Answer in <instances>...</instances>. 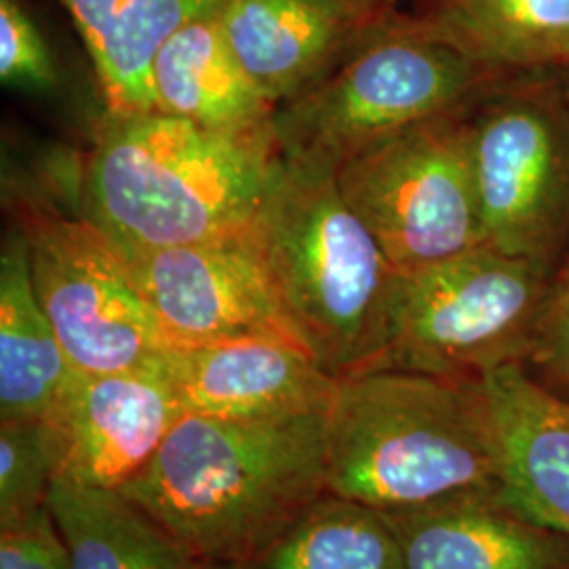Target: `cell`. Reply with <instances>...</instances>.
<instances>
[{"instance_id": "cell-20", "label": "cell", "mask_w": 569, "mask_h": 569, "mask_svg": "<svg viewBox=\"0 0 569 569\" xmlns=\"http://www.w3.org/2000/svg\"><path fill=\"white\" fill-rule=\"evenodd\" d=\"M418 20L500 72L569 68V0H430Z\"/></svg>"}, {"instance_id": "cell-17", "label": "cell", "mask_w": 569, "mask_h": 569, "mask_svg": "<svg viewBox=\"0 0 569 569\" xmlns=\"http://www.w3.org/2000/svg\"><path fill=\"white\" fill-rule=\"evenodd\" d=\"M96 68L108 114L150 112L152 61L186 23L220 16L226 0H61Z\"/></svg>"}, {"instance_id": "cell-7", "label": "cell", "mask_w": 569, "mask_h": 569, "mask_svg": "<svg viewBox=\"0 0 569 569\" xmlns=\"http://www.w3.org/2000/svg\"><path fill=\"white\" fill-rule=\"evenodd\" d=\"M486 244L555 270L569 244V96L561 70L507 72L468 108Z\"/></svg>"}, {"instance_id": "cell-24", "label": "cell", "mask_w": 569, "mask_h": 569, "mask_svg": "<svg viewBox=\"0 0 569 569\" xmlns=\"http://www.w3.org/2000/svg\"><path fill=\"white\" fill-rule=\"evenodd\" d=\"M0 81L26 91H47L58 82L41 30L18 0H0Z\"/></svg>"}, {"instance_id": "cell-10", "label": "cell", "mask_w": 569, "mask_h": 569, "mask_svg": "<svg viewBox=\"0 0 569 569\" xmlns=\"http://www.w3.org/2000/svg\"><path fill=\"white\" fill-rule=\"evenodd\" d=\"M117 253L173 348L244 336H274L302 345L284 319L247 232Z\"/></svg>"}, {"instance_id": "cell-1", "label": "cell", "mask_w": 569, "mask_h": 569, "mask_svg": "<svg viewBox=\"0 0 569 569\" xmlns=\"http://www.w3.org/2000/svg\"><path fill=\"white\" fill-rule=\"evenodd\" d=\"M326 416L222 420L182 413L127 488L204 566L264 549L326 493Z\"/></svg>"}, {"instance_id": "cell-23", "label": "cell", "mask_w": 569, "mask_h": 569, "mask_svg": "<svg viewBox=\"0 0 569 569\" xmlns=\"http://www.w3.org/2000/svg\"><path fill=\"white\" fill-rule=\"evenodd\" d=\"M523 367L536 382L569 401V244L550 274L547 305Z\"/></svg>"}, {"instance_id": "cell-9", "label": "cell", "mask_w": 569, "mask_h": 569, "mask_svg": "<svg viewBox=\"0 0 569 569\" xmlns=\"http://www.w3.org/2000/svg\"><path fill=\"white\" fill-rule=\"evenodd\" d=\"M30 272L72 371L152 367L169 348L121 256L84 216L23 211Z\"/></svg>"}, {"instance_id": "cell-15", "label": "cell", "mask_w": 569, "mask_h": 569, "mask_svg": "<svg viewBox=\"0 0 569 569\" xmlns=\"http://www.w3.org/2000/svg\"><path fill=\"white\" fill-rule=\"evenodd\" d=\"M498 435L510 498L569 538V401L523 366L481 378Z\"/></svg>"}, {"instance_id": "cell-2", "label": "cell", "mask_w": 569, "mask_h": 569, "mask_svg": "<svg viewBox=\"0 0 569 569\" xmlns=\"http://www.w3.org/2000/svg\"><path fill=\"white\" fill-rule=\"evenodd\" d=\"M326 488L382 515L507 491L483 382L397 369L340 378Z\"/></svg>"}, {"instance_id": "cell-27", "label": "cell", "mask_w": 569, "mask_h": 569, "mask_svg": "<svg viewBox=\"0 0 569 569\" xmlns=\"http://www.w3.org/2000/svg\"><path fill=\"white\" fill-rule=\"evenodd\" d=\"M561 77H563V84H566V89H568L569 96V68H566V70H561Z\"/></svg>"}, {"instance_id": "cell-22", "label": "cell", "mask_w": 569, "mask_h": 569, "mask_svg": "<svg viewBox=\"0 0 569 569\" xmlns=\"http://www.w3.org/2000/svg\"><path fill=\"white\" fill-rule=\"evenodd\" d=\"M60 470V432L51 420H0V528L44 509Z\"/></svg>"}, {"instance_id": "cell-8", "label": "cell", "mask_w": 569, "mask_h": 569, "mask_svg": "<svg viewBox=\"0 0 569 569\" xmlns=\"http://www.w3.org/2000/svg\"><path fill=\"white\" fill-rule=\"evenodd\" d=\"M468 108L369 143L336 171L346 203L401 272L486 243Z\"/></svg>"}, {"instance_id": "cell-13", "label": "cell", "mask_w": 569, "mask_h": 569, "mask_svg": "<svg viewBox=\"0 0 569 569\" xmlns=\"http://www.w3.org/2000/svg\"><path fill=\"white\" fill-rule=\"evenodd\" d=\"M378 23L345 0H226L220 11L234 58L274 108L326 79Z\"/></svg>"}, {"instance_id": "cell-19", "label": "cell", "mask_w": 569, "mask_h": 569, "mask_svg": "<svg viewBox=\"0 0 569 569\" xmlns=\"http://www.w3.org/2000/svg\"><path fill=\"white\" fill-rule=\"evenodd\" d=\"M72 569H209L119 489L58 477L49 491Z\"/></svg>"}, {"instance_id": "cell-25", "label": "cell", "mask_w": 569, "mask_h": 569, "mask_svg": "<svg viewBox=\"0 0 569 569\" xmlns=\"http://www.w3.org/2000/svg\"><path fill=\"white\" fill-rule=\"evenodd\" d=\"M0 569H72L49 505L16 526L0 528Z\"/></svg>"}, {"instance_id": "cell-4", "label": "cell", "mask_w": 569, "mask_h": 569, "mask_svg": "<svg viewBox=\"0 0 569 569\" xmlns=\"http://www.w3.org/2000/svg\"><path fill=\"white\" fill-rule=\"evenodd\" d=\"M247 239L315 361L336 378L373 369L401 270L346 203L336 173L277 154Z\"/></svg>"}, {"instance_id": "cell-12", "label": "cell", "mask_w": 569, "mask_h": 569, "mask_svg": "<svg viewBox=\"0 0 569 569\" xmlns=\"http://www.w3.org/2000/svg\"><path fill=\"white\" fill-rule=\"evenodd\" d=\"M182 413L157 366L117 373L72 371L47 418L60 432L58 477L122 491L150 467Z\"/></svg>"}, {"instance_id": "cell-6", "label": "cell", "mask_w": 569, "mask_h": 569, "mask_svg": "<svg viewBox=\"0 0 569 569\" xmlns=\"http://www.w3.org/2000/svg\"><path fill=\"white\" fill-rule=\"evenodd\" d=\"M550 274L549 268L486 243L401 272L387 348L373 369L481 380L496 369L523 366Z\"/></svg>"}, {"instance_id": "cell-5", "label": "cell", "mask_w": 569, "mask_h": 569, "mask_svg": "<svg viewBox=\"0 0 569 569\" xmlns=\"http://www.w3.org/2000/svg\"><path fill=\"white\" fill-rule=\"evenodd\" d=\"M502 74L420 20L390 16L326 79L274 108L279 157L317 173L411 124L465 110Z\"/></svg>"}, {"instance_id": "cell-26", "label": "cell", "mask_w": 569, "mask_h": 569, "mask_svg": "<svg viewBox=\"0 0 569 569\" xmlns=\"http://www.w3.org/2000/svg\"><path fill=\"white\" fill-rule=\"evenodd\" d=\"M352 9L373 21H385L392 16L390 0H345Z\"/></svg>"}, {"instance_id": "cell-18", "label": "cell", "mask_w": 569, "mask_h": 569, "mask_svg": "<svg viewBox=\"0 0 569 569\" xmlns=\"http://www.w3.org/2000/svg\"><path fill=\"white\" fill-rule=\"evenodd\" d=\"M70 376L32 283L26 234L13 228L0 253V420L49 418Z\"/></svg>"}, {"instance_id": "cell-3", "label": "cell", "mask_w": 569, "mask_h": 569, "mask_svg": "<svg viewBox=\"0 0 569 569\" xmlns=\"http://www.w3.org/2000/svg\"><path fill=\"white\" fill-rule=\"evenodd\" d=\"M279 150L159 110L106 114L82 171V216L117 251L241 237Z\"/></svg>"}, {"instance_id": "cell-21", "label": "cell", "mask_w": 569, "mask_h": 569, "mask_svg": "<svg viewBox=\"0 0 569 569\" xmlns=\"http://www.w3.org/2000/svg\"><path fill=\"white\" fill-rule=\"evenodd\" d=\"M228 569H406L378 510L323 493L253 557Z\"/></svg>"}, {"instance_id": "cell-11", "label": "cell", "mask_w": 569, "mask_h": 569, "mask_svg": "<svg viewBox=\"0 0 569 569\" xmlns=\"http://www.w3.org/2000/svg\"><path fill=\"white\" fill-rule=\"evenodd\" d=\"M154 366L183 413L222 420L327 416L340 382L305 346L274 336L176 346Z\"/></svg>"}, {"instance_id": "cell-28", "label": "cell", "mask_w": 569, "mask_h": 569, "mask_svg": "<svg viewBox=\"0 0 569 569\" xmlns=\"http://www.w3.org/2000/svg\"><path fill=\"white\" fill-rule=\"evenodd\" d=\"M209 569H228V568H218V566H209Z\"/></svg>"}, {"instance_id": "cell-14", "label": "cell", "mask_w": 569, "mask_h": 569, "mask_svg": "<svg viewBox=\"0 0 569 569\" xmlns=\"http://www.w3.org/2000/svg\"><path fill=\"white\" fill-rule=\"evenodd\" d=\"M382 517L406 569H569L568 536L533 519L507 491Z\"/></svg>"}, {"instance_id": "cell-16", "label": "cell", "mask_w": 569, "mask_h": 569, "mask_svg": "<svg viewBox=\"0 0 569 569\" xmlns=\"http://www.w3.org/2000/svg\"><path fill=\"white\" fill-rule=\"evenodd\" d=\"M154 108L226 133L272 129L274 106L234 58L220 16L190 21L171 34L152 61Z\"/></svg>"}]
</instances>
